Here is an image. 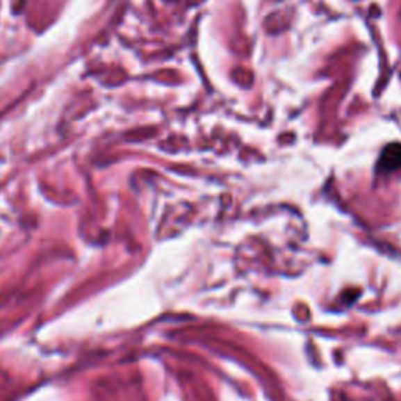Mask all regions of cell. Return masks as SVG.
<instances>
[{
  "mask_svg": "<svg viewBox=\"0 0 401 401\" xmlns=\"http://www.w3.org/2000/svg\"><path fill=\"white\" fill-rule=\"evenodd\" d=\"M379 168L384 171H393L401 168V145H388L381 154Z\"/></svg>",
  "mask_w": 401,
  "mask_h": 401,
  "instance_id": "1",
  "label": "cell"
}]
</instances>
